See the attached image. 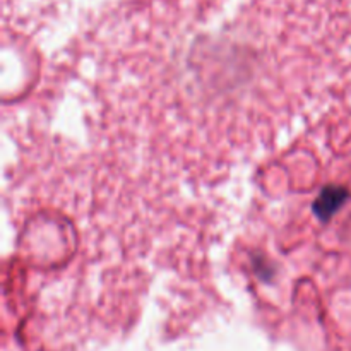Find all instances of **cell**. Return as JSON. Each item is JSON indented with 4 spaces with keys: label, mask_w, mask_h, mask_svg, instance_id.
Here are the masks:
<instances>
[{
    "label": "cell",
    "mask_w": 351,
    "mask_h": 351,
    "mask_svg": "<svg viewBox=\"0 0 351 351\" xmlns=\"http://www.w3.org/2000/svg\"><path fill=\"white\" fill-rule=\"evenodd\" d=\"M348 199V192L341 187H329L322 191V194L319 195V199L315 201L314 211L317 213L319 218L328 219L345 204V201Z\"/></svg>",
    "instance_id": "1"
}]
</instances>
